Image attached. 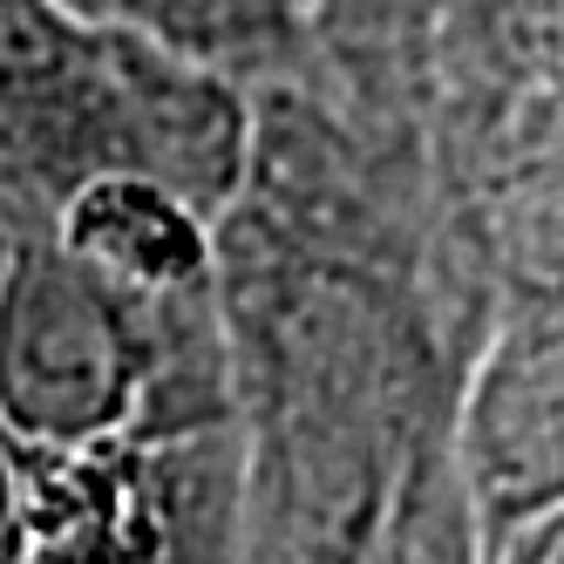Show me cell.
I'll list each match as a JSON object with an SVG mask.
<instances>
[{"label": "cell", "mask_w": 564, "mask_h": 564, "mask_svg": "<svg viewBox=\"0 0 564 564\" xmlns=\"http://www.w3.org/2000/svg\"><path fill=\"white\" fill-rule=\"evenodd\" d=\"M0 517H14V463L0 449Z\"/></svg>", "instance_id": "obj_9"}, {"label": "cell", "mask_w": 564, "mask_h": 564, "mask_svg": "<svg viewBox=\"0 0 564 564\" xmlns=\"http://www.w3.org/2000/svg\"><path fill=\"white\" fill-rule=\"evenodd\" d=\"M0 246H8V212H0Z\"/></svg>", "instance_id": "obj_10"}, {"label": "cell", "mask_w": 564, "mask_h": 564, "mask_svg": "<svg viewBox=\"0 0 564 564\" xmlns=\"http://www.w3.org/2000/svg\"><path fill=\"white\" fill-rule=\"evenodd\" d=\"M68 21L150 42L191 68H265L300 42L306 0H48Z\"/></svg>", "instance_id": "obj_5"}, {"label": "cell", "mask_w": 564, "mask_h": 564, "mask_svg": "<svg viewBox=\"0 0 564 564\" xmlns=\"http://www.w3.org/2000/svg\"><path fill=\"white\" fill-rule=\"evenodd\" d=\"M368 564H476L469 557V523H463V503H456L449 482L442 476L415 482Z\"/></svg>", "instance_id": "obj_6"}, {"label": "cell", "mask_w": 564, "mask_h": 564, "mask_svg": "<svg viewBox=\"0 0 564 564\" xmlns=\"http://www.w3.org/2000/svg\"><path fill=\"white\" fill-rule=\"evenodd\" d=\"M246 171V109L225 75L150 42L68 21L48 0H0V177L62 197L137 177L218 212Z\"/></svg>", "instance_id": "obj_1"}, {"label": "cell", "mask_w": 564, "mask_h": 564, "mask_svg": "<svg viewBox=\"0 0 564 564\" xmlns=\"http://www.w3.org/2000/svg\"><path fill=\"white\" fill-rule=\"evenodd\" d=\"M557 544H564V538H557V517H544V523H531V531L503 551V564H564Z\"/></svg>", "instance_id": "obj_7"}, {"label": "cell", "mask_w": 564, "mask_h": 564, "mask_svg": "<svg viewBox=\"0 0 564 564\" xmlns=\"http://www.w3.org/2000/svg\"><path fill=\"white\" fill-rule=\"evenodd\" d=\"M14 463V531L28 564H164L171 503L150 442Z\"/></svg>", "instance_id": "obj_3"}, {"label": "cell", "mask_w": 564, "mask_h": 564, "mask_svg": "<svg viewBox=\"0 0 564 564\" xmlns=\"http://www.w3.org/2000/svg\"><path fill=\"white\" fill-rule=\"evenodd\" d=\"M205 300H143L42 225L0 246V449L68 456L156 442L212 415Z\"/></svg>", "instance_id": "obj_2"}, {"label": "cell", "mask_w": 564, "mask_h": 564, "mask_svg": "<svg viewBox=\"0 0 564 564\" xmlns=\"http://www.w3.org/2000/svg\"><path fill=\"white\" fill-rule=\"evenodd\" d=\"M42 231L143 300H205L212 286V218L137 177L83 184L42 218Z\"/></svg>", "instance_id": "obj_4"}, {"label": "cell", "mask_w": 564, "mask_h": 564, "mask_svg": "<svg viewBox=\"0 0 564 564\" xmlns=\"http://www.w3.org/2000/svg\"><path fill=\"white\" fill-rule=\"evenodd\" d=\"M0 564H28V551H21V531H14V517H0Z\"/></svg>", "instance_id": "obj_8"}]
</instances>
